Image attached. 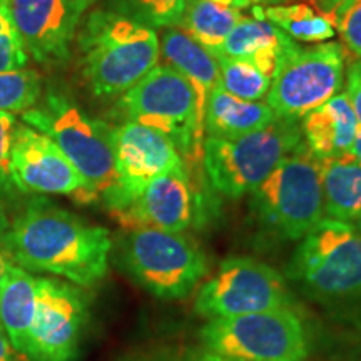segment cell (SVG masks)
Returning <instances> with one entry per match:
<instances>
[{
    "label": "cell",
    "mask_w": 361,
    "mask_h": 361,
    "mask_svg": "<svg viewBox=\"0 0 361 361\" xmlns=\"http://www.w3.org/2000/svg\"><path fill=\"white\" fill-rule=\"evenodd\" d=\"M12 256L29 273H45L89 288L107 274L111 234L42 194H30L8 229Z\"/></svg>",
    "instance_id": "1"
},
{
    "label": "cell",
    "mask_w": 361,
    "mask_h": 361,
    "mask_svg": "<svg viewBox=\"0 0 361 361\" xmlns=\"http://www.w3.org/2000/svg\"><path fill=\"white\" fill-rule=\"evenodd\" d=\"M288 279L311 301L361 331V229L323 218L301 238Z\"/></svg>",
    "instance_id": "2"
},
{
    "label": "cell",
    "mask_w": 361,
    "mask_h": 361,
    "mask_svg": "<svg viewBox=\"0 0 361 361\" xmlns=\"http://www.w3.org/2000/svg\"><path fill=\"white\" fill-rule=\"evenodd\" d=\"M75 39L85 84L101 99L121 97L159 62L156 30L123 13L89 12Z\"/></svg>",
    "instance_id": "3"
},
{
    "label": "cell",
    "mask_w": 361,
    "mask_h": 361,
    "mask_svg": "<svg viewBox=\"0 0 361 361\" xmlns=\"http://www.w3.org/2000/svg\"><path fill=\"white\" fill-rule=\"evenodd\" d=\"M22 121L49 135L82 176L85 188L75 200L82 204L101 200L116 179L112 126L89 117L54 84L40 96V107L22 112Z\"/></svg>",
    "instance_id": "4"
},
{
    "label": "cell",
    "mask_w": 361,
    "mask_h": 361,
    "mask_svg": "<svg viewBox=\"0 0 361 361\" xmlns=\"http://www.w3.org/2000/svg\"><path fill=\"white\" fill-rule=\"evenodd\" d=\"M116 111L126 121L166 134L173 141L184 164L202 161L204 117L189 80L169 66H156L124 92Z\"/></svg>",
    "instance_id": "5"
},
{
    "label": "cell",
    "mask_w": 361,
    "mask_h": 361,
    "mask_svg": "<svg viewBox=\"0 0 361 361\" xmlns=\"http://www.w3.org/2000/svg\"><path fill=\"white\" fill-rule=\"evenodd\" d=\"M116 261L142 290L168 301L188 298L209 271L196 243L151 228L126 229L117 239Z\"/></svg>",
    "instance_id": "6"
},
{
    "label": "cell",
    "mask_w": 361,
    "mask_h": 361,
    "mask_svg": "<svg viewBox=\"0 0 361 361\" xmlns=\"http://www.w3.org/2000/svg\"><path fill=\"white\" fill-rule=\"evenodd\" d=\"M301 144L303 134L300 123L276 117L266 128L239 137H206L202 166L216 191L239 200L255 191Z\"/></svg>",
    "instance_id": "7"
},
{
    "label": "cell",
    "mask_w": 361,
    "mask_h": 361,
    "mask_svg": "<svg viewBox=\"0 0 361 361\" xmlns=\"http://www.w3.org/2000/svg\"><path fill=\"white\" fill-rule=\"evenodd\" d=\"M251 207L266 229L286 241H300L324 218L318 159L305 142L251 192Z\"/></svg>",
    "instance_id": "8"
},
{
    "label": "cell",
    "mask_w": 361,
    "mask_h": 361,
    "mask_svg": "<svg viewBox=\"0 0 361 361\" xmlns=\"http://www.w3.org/2000/svg\"><path fill=\"white\" fill-rule=\"evenodd\" d=\"M202 346L245 361H306L308 336L291 308L207 319L200 329Z\"/></svg>",
    "instance_id": "9"
},
{
    "label": "cell",
    "mask_w": 361,
    "mask_h": 361,
    "mask_svg": "<svg viewBox=\"0 0 361 361\" xmlns=\"http://www.w3.org/2000/svg\"><path fill=\"white\" fill-rule=\"evenodd\" d=\"M345 66L346 51L340 42L300 47L274 74L266 94V106L276 117L303 119L340 92L345 82Z\"/></svg>",
    "instance_id": "10"
},
{
    "label": "cell",
    "mask_w": 361,
    "mask_h": 361,
    "mask_svg": "<svg viewBox=\"0 0 361 361\" xmlns=\"http://www.w3.org/2000/svg\"><path fill=\"white\" fill-rule=\"evenodd\" d=\"M291 303L288 284L276 269L252 258H229L202 284L194 310L216 319L290 308Z\"/></svg>",
    "instance_id": "11"
},
{
    "label": "cell",
    "mask_w": 361,
    "mask_h": 361,
    "mask_svg": "<svg viewBox=\"0 0 361 361\" xmlns=\"http://www.w3.org/2000/svg\"><path fill=\"white\" fill-rule=\"evenodd\" d=\"M87 322L89 305L80 288L56 276H37L25 360L74 361Z\"/></svg>",
    "instance_id": "12"
},
{
    "label": "cell",
    "mask_w": 361,
    "mask_h": 361,
    "mask_svg": "<svg viewBox=\"0 0 361 361\" xmlns=\"http://www.w3.org/2000/svg\"><path fill=\"white\" fill-rule=\"evenodd\" d=\"M111 139L116 179L101 197L111 214L128 207L152 179L186 168L173 141L156 129L126 121L112 126Z\"/></svg>",
    "instance_id": "13"
},
{
    "label": "cell",
    "mask_w": 361,
    "mask_h": 361,
    "mask_svg": "<svg viewBox=\"0 0 361 361\" xmlns=\"http://www.w3.org/2000/svg\"><path fill=\"white\" fill-rule=\"evenodd\" d=\"M25 52L44 67L69 61L75 35L94 0H8Z\"/></svg>",
    "instance_id": "14"
},
{
    "label": "cell",
    "mask_w": 361,
    "mask_h": 361,
    "mask_svg": "<svg viewBox=\"0 0 361 361\" xmlns=\"http://www.w3.org/2000/svg\"><path fill=\"white\" fill-rule=\"evenodd\" d=\"M11 178L22 196L27 194H72L84 191L82 176L49 135L17 123L11 142Z\"/></svg>",
    "instance_id": "15"
},
{
    "label": "cell",
    "mask_w": 361,
    "mask_h": 361,
    "mask_svg": "<svg viewBox=\"0 0 361 361\" xmlns=\"http://www.w3.org/2000/svg\"><path fill=\"white\" fill-rule=\"evenodd\" d=\"M202 196L192 184L188 168L171 171L152 179L142 192L114 216L124 229L151 228L183 233L202 219Z\"/></svg>",
    "instance_id": "16"
},
{
    "label": "cell",
    "mask_w": 361,
    "mask_h": 361,
    "mask_svg": "<svg viewBox=\"0 0 361 361\" xmlns=\"http://www.w3.org/2000/svg\"><path fill=\"white\" fill-rule=\"evenodd\" d=\"M298 49L300 45L271 22L243 16L226 37L219 56L246 59L273 79L283 62Z\"/></svg>",
    "instance_id": "17"
},
{
    "label": "cell",
    "mask_w": 361,
    "mask_h": 361,
    "mask_svg": "<svg viewBox=\"0 0 361 361\" xmlns=\"http://www.w3.org/2000/svg\"><path fill=\"white\" fill-rule=\"evenodd\" d=\"M358 119L346 92H338L301 119V134L316 159L351 152Z\"/></svg>",
    "instance_id": "18"
},
{
    "label": "cell",
    "mask_w": 361,
    "mask_h": 361,
    "mask_svg": "<svg viewBox=\"0 0 361 361\" xmlns=\"http://www.w3.org/2000/svg\"><path fill=\"white\" fill-rule=\"evenodd\" d=\"M159 47L162 57L168 62L166 66L183 74L192 85L197 97V106L204 117L207 96L219 84L221 79L218 59L179 27H166L159 40Z\"/></svg>",
    "instance_id": "19"
},
{
    "label": "cell",
    "mask_w": 361,
    "mask_h": 361,
    "mask_svg": "<svg viewBox=\"0 0 361 361\" xmlns=\"http://www.w3.org/2000/svg\"><path fill=\"white\" fill-rule=\"evenodd\" d=\"M276 119L266 102L245 101L218 84L207 96L204 107V130L207 137H239L269 126Z\"/></svg>",
    "instance_id": "20"
},
{
    "label": "cell",
    "mask_w": 361,
    "mask_h": 361,
    "mask_svg": "<svg viewBox=\"0 0 361 361\" xmlns=\"http://www.w3.org/2000/svg\"><path fill=\"white\" fill-rule=\"evenodd\" d=\"M324 214L329 219L356 223L361 218V164L346 154L318 159Z\"/></svg>",
    "instance_id": "21"
},
{
    "label": "cell",
    "mask_w": 361,
    "mask_h": 361,
    "mask_svg": "<svg viewBox=\"0 0 361 361\" xmlns=\"http://www.w3.org/2000/svg\"><path fill=\"white\" fill-rule=\"evenodd\" d=\"M35 281L37 276L13 264L0 288V328L22 356L25 355L27 338L34 319Z\"/></svg>",
    "instance_id": "22"
},
{
    "label": "cell",
    "mask_w": 361,
    "mask_h": 361,
    "mask_svg": "<svg viewBox=\"0 0 361 361\" xmlns=\"http://www.w3.org/2000/svg\"><path fill=\"white\" fill-rule=\"evenodd\" d=\"M241 19V8L223 6L213 0H188L178 27L218 57L226 37Z\"/></svg>",
    "instance_id": "23"
},
{
    "label": "cell",
    "mask_w": 361,
    "mask_h": 361,
    "mask_svg": "<svg viewBox=\"0 0 361 361\" xmlns=\"http://www.w3.org/2000/svg\"><path fill=\"white\" fill-rule=\"evenodd\" d=\"M255 17L264 19L281 29L288 37L301 42H324L335 37L336 30L319 7L311 4H288V6L255 7Z\"/></svg>",
    "instance_id": "24"
},
{
    "label": "cell",
    "mask_w": 361,
    "mask_h": 361,
    "mask_svg": "<svg viewBox=\"0 0 361 361\" xmlns=\"http://www.w3.org/2000/svg\"><path fill=\"white\" fill-rule=\"evenodd\" d=\"M219 85L226 92L245 101H259L268 94L271 78L261 72L252 62L239 57L219 56Z\"/></svg>",
    "instance_id": "25"
},
{
    "label": "cell",
    "mask_w": 361,
    "mask_h": 361,
    "mask_svg": "<svg viewBox=\"0 0 361 361\" xmlns=\"http://www.w3.org/2000/svg\"><path fill=\"white\" fill-rule=\"evenodd\" d=\"M42 96V79L35 69L0 72V111L25 112Z\"/></svg>",
    "instance_id": "26"
},
{
    "label": "cell",
    "mask_w": 361,
    "mask_h": 361,
    "mask_svg": "<svg viewBox=\"0 0 361 361\" xmlns=\"http://www.w3.org/2000/svg\"><path fill=\"white\" fill-rule=\"evenodd\" d=\"M109 11L147 27H178L188 0H109Z\"/></svg>",
    "instance_id": "27"
},
{
    "label": "cell",
    "mask_w": 361,
    "mask_h": 361,
    "mask_svg": "<svg viewBox=\"0 0 361 361\" xmlns=\"http://www.w3.org/2000/svg\"><path fill=\"white\" fill-rule=\"evenodd\" d=\"M318 7L340 34L346 49L361 59V0H319Z\"/></svg>",
    "instance_id": "28"
},
{
    "label": "cell",
    "mask_w": 361,
    "mask_h": 361,
    "mask_svg": "<svg viewBox=\"0 0 361 361\" xmlns=\"http://www.w3.org/2000/svg\"><path fill=\"white\" fill-rule=\"evenodd\" d=\"M27 62L29 54L17 32L11 4L8 0H0V72L24 69Z\"/></svg>",
    "instance_id": "29"
},
{
    "label": "cell",
    "mask_w": 361,
    "mask_h": 361,
    "mask_svg": "<svg viewBox=\"0 0 361 361\" xmlns=\"http://www.w3.org/2000/svg\"><path fill=\"white\" fill-rule=\"evenodd\" d=\"M17 126V119L12 112L0 111V204L4 207H12L17 204L22 194L13 186L11 178V166H8V157H11V142L13 129Z\"/></svg>",
    "instance_id": "30"
},
{
    "label": "cell",
    "mask_w": 361,
    "mask_h": 361,
    "mask_svg": "<svg viewBox=\"0 0 361 361\" xmlns=\"http://www.w3.org/2000/svg\"><path fill=\"white\" fill-rule=\"evenodd\" d=\"M139 361H245L233 356H226L201 346V348H173L161 350L144 356Z\"/></svg>",
    "instance_id": "31"
},
{
    "label": "cell",
    "mask_w": 361,
    "mask_h": 361,
    "mask_svg": "<svg viewBox=\"0 0 361 361\" xmlns=\"http://www.w3.org/2000/svg\"><path fill=\"white\" fill-rule=\"evenodd\" d=\"M8 229H11V219H8L6 207L0 204V288H2L8 269L16 264L12 256L11 241H8Z\"/></svg>",
    "instance_id": "32"
},
{
    "label": "cell",
    "mask_w": 361,
    "mask_h": 361,
    "mask_svg": "<svg viewBox=\"0 0 361 361\" xmlns=\"http://www.w3.org/2000/svg\"><path fill=\"white\" fill-rule=\"evenodd\" d=\"M346 96L356 114V119L361 123V59H355L348 64L346 71Z\"/></svg>",
    "instance_id": "33"
},
{
    "label": "cell",
    "mask_w": 361,
    "mask_h": 361,
    "mask_svg": "<svg viewBox=\"0 0 361 361\" xmlns=\"http://www.w3.org/2000/svg\"><path fill=\"white\" fill-rule=\"evenodd\" d=\"M25 358L12 346L4 329L0 328V361H24Z\"/></svg>",
    "instance_id": "34"
},
{
    "label": "cell",
    "mask_w": 361,
    "mask_h": 361,
    "mask_svg": "<svg viewBox=\"0 0 361 361\" xmlns=\"http://www.w3.org/2000/svg\"><path fill=\"white\" fill-rule=\"evenodd\" d=\"M351 152H353V156L361 164V123H358V126H356V135H355L353 147H351Z\"/></svg>",
    "instance_id": "35"
},
{
    "label": "cell",
    "mask_w": 361,
    "mask_h": 361,
    "mask_svg": "<svg viewBox=\"0 0 361 361\" xmlns=\"http://www.w3.org/2000/svg\"><path fill=\"white\" fill-rule=\"evenodd\" d=\"M256 2H271V0H234V6H236V8H243Z\"/></svg>",
    "instance_id": "36"
},
{
    "label": "cell",
    "mask_w": 361,
    "mask_h": 361,
    "mask_svg": "<svg viewBox=\"0 0 361 361\" xmlns=\"http://www.w3.org/2000/svg\"><path fill=\"white\" fill-rule=\"evenodd\" d=\"M213 2L223 4V6H231V7H236V6H234V0H213Z\"/></svg>",
    "instance_id": "37"
},
{
    "label": "cell",
    "mask_w": 361,
    "mask_h": 361,
    "mask_svg": "<svg viewBox=\"0 0 361 361\" xmlns=\"http://www.w3.org/2000/svg\"><path fill=\"white\" fill-rule=\"evenodd\" d=\"M355 224H356V226H358V228L361 229V218H360L358 221H356V223H355Z\"/></svg>",
    "instance_id": "38"
}]
</instances>
